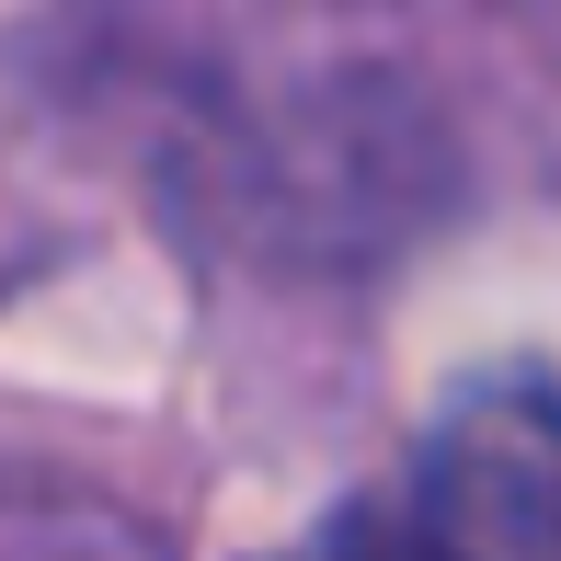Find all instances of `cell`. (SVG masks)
<instances>
[{"label":"cell","instance_id":"obj_1","mask_svg":"<svg viewBox=\"0 0 561 561\" xmlns=\"http://www.w3.org/2000/svg\"><path fill=\"white\" fill-rule=\"evenodd\" d=\"M539 504H550V436L539 401H504L493 424H470L424 493L401 504H344L333 527H310L275 561H539Z\"/></svg>","mask_w":561,"mask_h":561},{"label":"cell","instance_id":"obj_2","mask_svg":"<svg viewBox=\"0 0 561 561\" xmlns=\"http://www.w3.org/2000/svg\"><path fill=\"white\" fill-rule=\"evenodd\" d=\"M0 561H172L126 504H35L0 493Z\"/></svg>","mask_w":561,"mask_h":561}]
</instances>
